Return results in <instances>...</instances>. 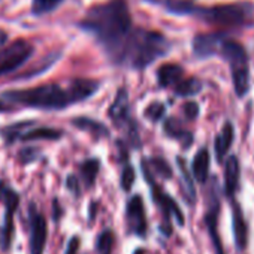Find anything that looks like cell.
I'll use <instances>...</instances> for the list:
<instances>
[{
  "label": "cell",
  "instance_id": "1",
  "mask_svg": "<svg viewBox=\"0 0 254 254\" xmlns=\"http://www.w3.org/2000/svg\"><path fill=\"white\" fill-rule=\"evenodd\" d=\"M81 27L99 39L114 62H118L123 47L133 30L129 8L123 0L93 6L81 21Z\"/></svg>",
  "mask_w": 254,
  "mask_h": 254
},
{
  "label": "cell",
  "instance_id": "2",
  "mask_svg": "<svg viewBox=\"0 0 254 254\" xmlns=\"http://www.w3.org/2000/svg\"><path fill=\"white\" fill-rule=\"evenodd\" d=\"M169 51V42L162 33L133 29L127 38L117 63H127L135 69H145Z\"/></svg>",
  "mask_w": 254,
  "mask_h": 254
},
{
  "label": "cell",
  "instance_id": "3",
  "mask_svg": "<svg viewBox=\"0 0 254 254\" xmlns=\"http://www.w3.org/2000/svg\"><path fill=\"white\" fill-rule=\"evenodd\" d=\"M2 97L11 103L35 108V109H64L75 103L70 88H62L59 84H44L32 88L8 90L2 93Z\"/></svg>",
  "mask_w": 254,
  "mask_h": 254
},
{
  "label": "cell",
  "instance_id": "4",
  "mask_svg": "<svg viewBox=\"0 0 254 254\" xmlns=\"http://www.w3.org/2000/svg\"><path fill=\"white\" fill-rule=\"evenodd\" d=\"M21 196L17 190H14L6 181H0V203L5 208L3 223L0 227V248L2 251H11L12 242L15 238V223L14 215L20 206Z\"/></svg>",
  "mask_w": 254,
  "mask_h": 254
},
{
  "label": "cell",
  "instance_id": "5",
  "mask_svg": "<svg viewBox=\"0 0 254 254\" xmlns=\"http://www.w3.org/2000/svg\"><path fill=\"white\" fill-rule=\"evenodd\" d=\"M62 130L51 129V127H33V121L17 123L5 130L3 136L8 144L15 141L30 142V141H56L62 138Z\"/></svg>",
  "mask_w": 254,
  "mask_h": 254
},
{
  "label": "cell",
  "instance_id": "6",
  "mask_svg": "<svg viewBox=\"0 0 254 254\" xmlns=\"http://www.w3.org/2000/svg\"><path fill=\"white\" fill-rule=\"evenodd\" d=\"M33 54V45L26 39H17L0 50V76L20 69Z\"/></svg>",
  "mask_w": 254,
  "mask_h": 254
},
{
  "label": "cell",
  "instance_id": "7",
  "mask_svg": "<svg viewBox=\"0 0 254 254\" xmlns=\"http://www.w3.org/2000/svg\"><path fill=\"white\" fill-rule=\"evenodd\" d=\"M29 250L30 254H44L48 239V223L45 215L38 209L35 202L29 203Z\"/></svg>",
  "mask_w": 254,
  "mask_h": 254
},
{
  "label": "cell",
  "instance_id": "8",
  "mask_svg": "<svg viewBox=\"0 0 254 254\" xmlns=\"http://www.w3.org/2000/svg\"><path fill=\"white\" fill-rule=\"evenodd\" d=\"M151 189H153V197H154V202L160 206L162 212H163V217H165V221L163 224L160 226V230L165 233V236H171L172 233V217L177 218V223L180 226H184V215L178 206V203L171 197L168 196L162 189L160 186H156V184H151Z\"/></svg>",
  "mask_w": 254,
  "mask_h": 254
},
{
  "label": "cell",
  "instance_id": "9",
  "mask_svg": "<svg viewBox=\"0 0 254 254\" xmlns=\"http://www.w3.org/2000/svg\"><path fill=\"white\" fill-rule=\"evenodd\" d=\"M202 17L218 26H239L245 20V12L238 5H221L202 9Z\"/></svg>",
  "mask_w": 254,
  "mask_h": 254
},
{
  "label": "cell",
  "instance_id": "10",
  "mask_svg": "<svg viewBox=\"0 0 254 254\" xmlns=\"http://www.w3.org/2000/svg\"><path fill=\"white\" fill-rule=\"evenodd\" d=\"M126 215H127V224H129V229L132 233H135L136 236L144 238L147 235V215H145V208H144V202L141 196H133L129 203H127V209H126Z\"/></svg>",
  "mask_w": 254,
  "mask_h": 254
},
{
  "label": "cell",
  "instance_id": "11",
  "mask_svg": "<svg viewBox=\"0 0 254 254\" xmlns=\"http://www.w3.org/2000/svg\"><path fill=\"white\" fill-rule=\"evenodd\" d=\"M218 211H220V200H218V191L215 190V184H212L211 189V199H209V208L208 212L205 215V224L209 233V238L212 241L215 254H226L224 248H223V242L218 233V227H217V217H218Z\"/></svg>",
  "mask_w": 254,
  "mask_h": 254
},
{
  "label": "cell",
  "instance_id": "12",
  "mask_svg": "<svg viewBox=\"0 0 254 254\" xmlns=\"http://www.w3.org/2000/svg\"><path fill=\"white\" fill-rule=\"evenodd\" d=\"M226 41V36L221 33H206V35H197L193 41V53L199 59L215 56L217 53H221L223 44Z\"/></svg>",
  "mask_w": 254,
  "mask_h": 254
},
{
  "label": "cell",
  "instance_id": "13",
  "mask_svg": "<svg viewBox=\"0 0 254 254\" xmlns=\"http://www.w3.org/2000/svg\"><path fill=\"white\" fill-rule=\"evenodd\" d=\"M232 69V78L235 91L239 97L245 96L250 90V69H248V57H239L236 60L229 62Z\"/></svg>",
  "mask_w": 254,
  "mask_h": 254
},
{
  "label": "cell",
  "instance_id": "14",
  "mask_svg": "<svg viewBox=\"0 0 254 254\" xmlns=\"http://www.w3.org/2000/svg\"><path fill=\"white\" fill-rule=\"evenodd\" d=\"M232 220H233V238H235L236 248L239 251H244L248 244V226H247L242 208L236 202H233V206H232Z\"/></svg>",
  "mask_w": 254,
  "mask_h": 254
},
{
  "label": "cell",
  "instance_id": "15",
  "mask_svg": "<svg viewBox=\"0 0 254 254\" xmlns=\"http://www.w3.org/2000/svg\"><path fill=\"white\" fill-rule=\"evenodd\" d=\"M239 183V162L235 156H229L224 169V191L229 197H233Z\"/></svg>",
  "mask_w": 254,
  "mask_h": 254
},
{
  "label": "cell",
  "instance_id": "16",
  "mask_svg": "<svg viewBox=\"0 0 254 254\" xmlns=\"http://www.w3.org/2000/svg\"><path fill=\"white\" fill-rule=\"evenodd\" d=\"M69 88H70L75 103H78V102H82V100L88 99L90 96H93L99 88V82L93 81V79L81 78V79H73L70 82Z\"/></svg>",
  "mask_w": 254,
  "mask_h": 254
},
{
  "label": "cell",
  "instance_id": "17",
  "mask_svg": "<svg viewBox=\"0 0 254 254\" xmlns=\"http://www.w3.org/2000/svg\"><path fill=\"white\" fill-rule=\"evenodd\" d=\"M233 136H235V130H233V124L230 121H226L224 126H223V129L220 132V135L215 138V156H217V160L221 162L229 148L232 147V142H233Z\"/></svg>",
  "mask_w": 254,
  "mask_h": 254
},
{
  "label": "cell",
  "instance_id": "18",
  "mask_svg": "<svg viewBox=\"0 0 254 254\" xmlns=\"http://www.w3.org/2000/svg\"><path fill=\"white\" fill-rule=\"evenodd\" d=\"M183 67L175 64V63H168L160 66V69L157 70V78H159V84L162 87H175L181 79H183Z\"/></svg>",
  "mask_w": 254,
  "mask_h": 254
},
{
  "label": "cell",
  "instance_id": "19",
  "mask_svg": "<svg viewBox=\"0 0 254 254\" xmlns=\"http://www.w3.org/2000/svg\"><path fill=\"white\" fill-rule=\"evenodd\" d=\"M209 153L206 148H202L197 151V154L194 156L193 165H191V174L196 178V181L199 183H206L208 175H209Z\"/></svg>",
  "mask_w": 254,
  "mask_h": 254
},
{
  "label": "cell",
  "instance_id": "20",
  "mask_svg": "<svg viewBox=\"0 0 254 254\" xmlns=\"http://www.w3.org/2000/svg\"><path fill=\"white\" fill-rule=\"evenodd\" d=\"M108 114L115 123L124 121L127 118V114H129V99H127L126 90H118V94H117L114 103L111 105Z\"/></svg>",
  "mask_w": 254,
  "mask_h": 254
},
{
  "label": "cell",
  "instance_id": "21",
  "mask_svg": "<svg viewBox=\"0 0 254 254\" xmlns=\"http://www.w3.org/2000/svg\"><path fill=\"white\" fill-rule=\"evenodd\" d=\"M72 124L76 126L78 129L81 130H85L97 138H102V136H108L109 132L106 129V126L99 123V121H94V120H90V118H84V117H79V118H75L72 120Z\"/></svg>",
  "mask_w": 254,
  "mask_h": 254
},
{
  "label": "cell",
  "instance_id": "22",
  "mask_svg": "<svg viewBox=\"0 0 254 254\" xmlns=\"http://www.w3.org/2000/svg\"><path fill=\"white\" fill-rule=\"evenodd\" d=\"M151 3L163 5L168 11L174 14H189L194 12V2L193 0H148Z\"/></svg>",
  "mask_w": 254,
  "mask_h": 254
},
{
  "label": "cell",
  "instance_id": "23",
  "mask_svg": "<svg viewBox=\"0 0 254 254\" xmlns=\"http://www.w3.org/2000/svg\"><path fill=\"white\" fill-rule=\"evenodd\" d=\"M178 166L183 175V184H184V194L187 196V200L190 203H194L196 200V189H194V183H193V174L189 172L187 166H186V160L178 157Z\"/></svg>",
  "mask_w": 254,
  "mask_h": 254
},
{
  "label": "cell",
  "instance_id": "24",
  "mask_svg": "<svg viewBox=\"0 0 254 254\" xmlns=\"http://www.w3.org/2000/svg\"><path fill=\"white\" fill-rule=\"evenodd\" d=\"M99 168H100V163L99 160L96 159H90V160H85L79 171H81V177H82V181L85 183V187H93L94 186V181H96V177L99 174Z\"/></svg>",
  "mask_w": 254,
  "mask_h": 254
},
{
  "label": "cell",
  "instance_id": "25",
  "mask_svg": "<svg viewBox=\"0 0 254 254\" xmlns=\"http://www.w3.org/2000/svg\"><path fill=\"white\" fill-rule=\"evenodd\" d=\"M202 90V82L197 78H187V79H181L177 85H175V93L178 96L183 97H189V96H194Z\"/></svg>",
  "mask_w": 254,
  "mask_h": 254
},
{
  "label": "cell",
  "instance_id": "26",
  "mask_svg": "<svg viewBox=\"0 0 254 254\" xmlns=\"http://www.w3.org/2000/svg\"><path fill=\"white\" fill-rule=\"evenodd\" d=\"M165 130H166V133H168L169 136L177 138V139H180V141H186V147H189V144H190V141H191V136H190L189 132H186V130L183 129L181 124H180V121H178L177 118H169V120L165 123Z\"/></svg>",
  "mask_w": 254,
  "mask_h": 254
},
{
  "label": "cell",
  "instance_id": "27",
  "mask_svg": "<svg viewBox=\"0 0 254 254\" xmlns=\"http://www.w3.org/2000/svg\"><path fill=\"white\" fill-rule=\"evenodd\" d=\"M115 244V235L111 229H105L96 239V251L99 254H112Z\"/></svg>",
  "mask_w": 254,
  "mask_h": 254
},
{
  "label": "cell",
  "instance_id": "28",
  "mask_svg": "<svg viewBox=\"0 0 254 254\" xmlns=\"http://www.w3.org/2000/svg\"><path fill=\"white\" fill-rule=\"evenodd\" d=\"M63 0H33L32 12L35 15H45L62 5Z\"/></svg>",
  "mask_w": 254,
  "mask_h": 254
},
{
  "label": "cell",
  "instance_id": "29",
  "mask_svg": "<svg viewBox=\"0 0 254 254\" xmlns=\"http://www.w3.org/2000/svg\"><path fill=\"white\" fill-rule=\"evenodd\" d=\"M145 163H147L148 169H150L151 172L157 174L159 177H162V178H165V180L172 178V169H171V166H169L163 159L157 157V159H153L151 162H145Z\"/></svg>",
  "mask_w": 254,
  "mask_h": 254
},
{
  "label": "cell",
  "instance_id": "30",
  "mask_svg": "<svg viewBox=\"0 0 254 254\" xmlns=\"http://www.w3.org/2000/svg\"><path fill=\"white\" fill-rule=\"evenodd\" d=\"M135 169L132 166H126L121 172V187L124 191H129L135 183Z\"/></svg>",
  "mask_w": 254,
  "mask_h": 254
},
{
  "label": "cell",
  "instance_id": "31",
  "mask_svg": "<svg viewBox=\"0 0 254 254\" xmlns=\"http://www.w3.org/2000/svg\"><path fill=\"white\" fill-rule=\"evenodd\" d=\"M145 117L150 118L151 121H159L163 114H165V105L163 103H159V102H154L151 103L147 109H145Z\"/></svg>",
  "mask_w": 254,
  "mask_h": 254
},
{
  "label": "cell",
  "instance_id": "32",
  "mask_svg": "<svg viewBox=\"0 0 254 254\" xmlns=\"http://www.w3.org/2000/svg\"><path fill=\"white\" fill-rule=\"evenodd\" d=\"M39 150L38 148H33V147H26L23 148L20 153H18V159L21 162V165H29L32 162H35L38 157H39Z\"/></svg>",
  "mask_w": 254,
  "mask_h": 254
},
{
  "label": "cell",
  "instance_id": "33",
  "mask_svg": "<svg viewBox=\"0 0 254 254\" xmlns=\"http://www.w3.org/2000/svg\"><path fill=\"white\" fill-rule=\"evenodd\" d=\"M66 187L67 190L73 194V196H79L81 194V187H79V181L75 175H69L67 180H66Z\"/></svg>",
  "mask_w": 254,
  "mask_h": 254
},
{
  "label": "cell",
  "instance_id": "34",
  "mask_svg": "<svg viewBox=\"0 0 254 254\" xmlns=\"http://www.w3.org/2000/svg\"><path fill=\"white\" fill-rule=\"evenodd\" d=\"M79 247H81V239L79 236H72L66 245V251L64 254H78L79 253Z\"/></svg>",
  "mask_w": 254,
  "mask_h": 254
},
{
  "label": "cell",
  "instance_id": "35",
  "mask_svg": "<svg viewBox=\"0 0 254 254\" xmlns=\"http://www.w3.org/2000/svg\"><path fill=\"white\" fill-rule=\"evenodd\" d=\"M184 114L189 120H194L199 115V106L196 102H187L184 105Z\"/></svg>",
  "mask_w": 254,
  "mask_h": 254
},
{
  "label": "cell",
  "instance_id": "36",
  "mask_svg": "<svg viewBox=\"0 0 254 254\" xmlns=\"http://www.w3.org/2000/svg\"><path fill=\"white\" fill-rule=\"evenodd\" d=\"M62 217H63V206L60 205L59 199H54L53 200V220L59 223Z\"/></svg>",
  "mask_w": 254,
  "mask_h": 254
},
{
  "label": "cell",
  "instance_id": "37",
  "mask_svg": "<svg viewBox=\"0 0 254 254\" xmlns=\"http://www.w3.org/2000/svg\"><path fill=\"white\" fill-rule=\"evenodd\" d=\"M6 41H8V33L0 29V47H3L6 44Z\"/></svg>",
  "mask_w": 254,
  "mask_h": 254
},
{
  "label": "cell",
  "instance_id": "38",
  "mask_svg": "<svg viewBox=\"0 0 254 254\" xmlns=\"http://www.w3.org/2000/svg\"><path fill=\"white\" fill-rule=\"evenodd\" d=\"M9 111V106L5 103V102H2L0 100V114H3V112H8Z\"/></svg>",
  "mask_w": 254,
  "mask_h": 254
},
{
  "label": "cell",
  "instance_id": "39",
  "mask_svg": "<svg viewBox=\"0 0 254 254\" xmlns=\"http://www.w3.org/2000/svg\"><path fill=\"white\" fill-rule=\"evenodd\" d=\"M133 254H144V251H142V250H135Z\"/></svg>",
  "mask_w": 254,
  "mask_h": 254
}]
</instances>
